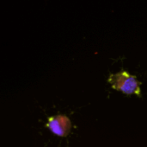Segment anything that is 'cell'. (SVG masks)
<instances>
[{
    "label": "cell",
    "mask_w": 147,
    "mask_h": 147,
    "mask_svg": "<svg viewBox=\"0 0 147 147\" xmlns=\"http://www.w3.org/2000/svg\"><path fill=\"white\" fill-rule=\"evenodd\" d=\"M108 82L111 85L113 89L125 94L140 95L141 82L139 81L135 75H131L126 70H121L116 74H111L108 79Z\"/></svg>",
    "instance_id": "6da1fadb"
},
{
    "label": "cell",
    "mask_w": 147,
    "mask_h": 147,
    "mask_svg": "<svg viewBox=\"0 0 147 147\" xmlns=\"http://www.w3.org/2000/svg\"><path fill=\"white\" fill-rule=\"evenodd\" d=\"M46 127L48 128L54 135L65 138L71 133V122L66 115L58 114L48 118Z\"/></svg>",
    "instance_id": "7a4b0ae2"
}]
</instances>
